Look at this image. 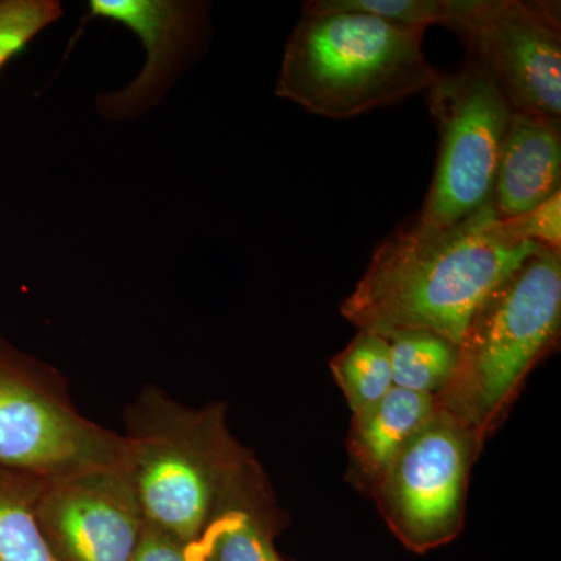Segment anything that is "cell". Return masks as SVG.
Masks as SVG:
<instances>
[{
    "label": "cell",
    "mask_w": 561,
    "mask_h": 561,
    "mask_svg": "<svg viewBox=\"0 0 561 561\" xmlns=\"http://www.w3.org/2000/svg\"><path fill=\"white\" fill-rule=\"evenodd\" d=\"M0 465L43 479L127 467L128 443L77 411L55 368L0 354Z\"/></svg>",
    "instance_id": "8992f818"
},
{
    "label": "cell",
    "mask_w": 561,
    "mask_h": 561,
    "mask_svg": "<svg viewBox=\"0 0 561 561\" xmlns=\"http://www.w3.org/2000/svg\"><path fill=\"white\" fill-rule=\"evenodd\" d=\"M124 435L144 519L186 545L220 513L272 494L228 430L225 405L190 408L147 387L125 412Z\"/></svg>",
    "instance_id": "7a4b0ae2"
},
{
    "label": "cell",
    "mask_w": 561,
    "mask_h": 561,
    "mask_svg": "<svg viewBox=\"0 0 561 561\" xmlns=\"http://www.w3.org/2000/svg\"><path fill=\"white\" fill-rule=\"evenodd\" d=\"M90 7L95 16L130 28L147 51L146 65L130 84L95 99V108L105 121H131L149 113L208 47L210 16L206 3L92 0Z\"/></svg>",
    "instance_id": "30bf717a"
},
{
    "label": "cell",
    "mask_w": 561,
    "mask_h": 561,
    "mask_svg": "<svg viewBox=\"0 0 561 561\" xmlns=\"http://www.w3.org/2000/svg\"><path fill=\"white\" fill-rule=\"evenodd\" d=\"M481 448L467 427L438 408L390 461L370 491L405 548L423 553L457 538L471 465Z\"/></svg>",
    "instance_id": "ba28073f"
},
{
    "label": "cell",
    "mask_w": 561,
    "mask_h": 561,
    "mask_svg": "<svg viewBox=\"0 0 561 561\" xmlns=\"http://www.w3.org/2000/svg\"><path fill=\"white\" fill-rule=\"evenodd\" d=\"M331 371L353 415L370 408L393 389L389 341L371 332H357L331 360Z\"/></svg>",
    "instance_id": "2e32d148"
},
{
    "label": "cell",
    "mask_w": 561,
    "mask_h": 561,
    "mask_svg": "<svg viewBox=\"0 0 561 561\" xmlns=\"http://www.w3.org/2000/svg\"><path fill=\"white\" fill-rule=\"evenodd\" d=\"M393 387L437 397L451 379L459 346L430 331H411L390 339Z\"/></svg>",
    "instance_id": "9a60e30c"
},
{
    "label": "cell",
    "mask_w": 561,
    "mask_h": 561,
    "mask_svg": "<svg viewBox=\"0 0 561 561\" xmlns=\"http://www.w3.org/2000/svg\"><path fill=\"white\" fill-rule=\"evenodd\" d=\"M456 33L513 111L561 127L560 2L451 0Z\"/></svg>",
    "instance_id": "52a82bcc"
},
{
    "label": "cell",
    "mask_w": 561,
    "mask_h": 561,
    "mask_svg": "<svg viewBox=\"0 0 561 561\" xmlns=\"http://www.w3.org/2000/svg\"><path fill=\"white\" fill-rule=\"evenodd\" d=\"M561 327V249L538 245L483 302L459 345L438 408L482 443L496 431L529 373L556 348Z\"/></svg>",
    "instance_id": "277c9868"
},
{
    "label": "cell",
    "mask_w": 561,
    "mask_h": 561,
    "mask_svg": "<svg viewBox=\"0 0 561 561\" xmlns=\"http://www.w3.org/2000/svg\"><path fill=\"white\" fill-rule=\"evenodd\" d=\"M272 494L234 505L190 545L192 561H284L273 545L278 513Z\"/></svg>",
    "instance_id": "4fadbf2b"
},
{
    "label": "cell",
    "mask_w": 561,
    "mask_h": 561,
    "mask_svg": "<svg viewBox=\"0 0 561 561\" xmlns=\"http://www.w3.org/2000/svg\"><path fill=\"white\" fill-rule=\"evenodd\" d=\"M43 482L0 465V561H55L36 519Z\"/></svg>",
    "instance_id": "5bb4252c"
},
{
    "label": "cell",
    "mask_w": 561,
    "mask_h": 561,
    "mask_svg": "<svg viewBox=\"0 0 561 561\" xmlns=\"http://www.w3.org/2000/svg\"><path fill=\"white\" fill-rule=\"evenodd\" d=\"M284 561H286V560H284Z\"/></svg>",
    "instance_id": "44dd1931"
},
{
    "label": "cell",
    "mask_w": 561,
    "mask_h": 561,
    "mask_svg": "<svg viewBox=\"0 0 561 561\" xmlns=\"http://www.w3.org/2000/svg\"><path fill=\"white\" fill-rule=\"evenodd\" d=\"M504 221L524 242L561 249V191L529 213Z\"/></svg>",
    "instance_id": "d6986e66"
},
{
    "label": "cell",
    "mask_w": 561,
    "mask_h": 561,
    "mask_svg": "<svg viewBox=\"0 0 561 561\" xmlns=\"http://www.w3.org/2000/svg\"><path fill=\"white\" fill-rule=\"evenodd\" d=\"M130 561H192L190 545L146 523Z\"/></svg>",
    "instance_id": "ffe728a7"
},
{
    "label": "cell",
    "mask_w": 561,
    "mask_h": 561,
    "mask_svg": "<svg viewBox=\"0 0 561 561\" xmlns=\"http://www.w3.org/2000/svg\"><path fill=\"white\" fill-rule=\"evenodd\" d=\"M61 13L55 0H0V68Z\"/></svg>",
    "instance_id": "ac0fdd59"
},
{
    "label": "cell",
    "mask_w": 561,
    "mask_h": 561,
    "mask_svg": "<svg viewBox=\"0 0 561 561\" xmlns=\"http://www.w3.org/2000/svg\"><path fill=\"white\" fill-rule=\"evenodd\" d=\"M437 398L393 387L381 400L354 413L348 449L356 481L368 490L402 446L437 412Z\"/></svg>",
    "instance_id": "7c38bea8"
},
{
    "label": "cell",
    "mask_w": 561,
    "mask_h": 561,
    "mask_svg": "<svg viewBox=\"0 0 561 561\" xmlns=\"http://www.w3.org/2000/svg\"><path fill=\"white\" fill-rule=\"evenodd\" d=\"M36 519L55 561H130L146 526L128 465L44 479Z\"/></svg>",
    "instance_id": "9c48e42d"
},
{
    "label": "cell",
    "mask_w": 561,
    "mask_h": 561,
    "mask_svg": "<svg viewBox=\"0 0 561 561\" xmlns=\"http://www.w3.org/2000/svg\"><path fill=\"white\" fill-rule=\"evenodd\" d=\"M560 186L561 127L512 111L494 179L497 219L529 213L560 192Z\"/></svg>",
    "instance_id": "8fae6325"
},
{
    "label": "cell",
    "mask_w": 561,
    "mask_h": 561,
    "mask_svg": "<svg viewBox=\"0 0 561 561\" xmlns=\"http://www.w3.org/2000/svg\"><path fill=\"white\" fill-rule=\"evenodd\" d=\"M537 247L516 238L493 205L453 227L409 220L376 249L342 313L386 341L430 331L459 346L483 302Z\"/></svg>",
    "instance_id": "6da1fadb"
},
{
    "label": "cell",
    "mask_w": 561,
    "mask_h": 561,
    "mask_svg": "<svg viewBox=\"0 0 561 561\" xmlns=\"http://www.w3.org/2000/svg\"><path fill=\"white\" fill-rule=\"evenodd\" d=\"M440 135L437 168L416 224L446 228L493 205L497 162L512 108L485 68L468 55L426 91Z\"/></svg>",
    "instance_id": "5b68a950"
},
{
    "label": "cell",
    "mask_w": 561,
    "mask_h": 561,
    "mask_svg": "<svg viewBox=\"0 0 561 561\" xmlns=\"http://www.w3.org/2000/svg\"><path fill=\"white\" fill-rule=\"evenodd\" d=\"M305 14L364 13L390 24L426 31L445 25L451 13V0H312L301 9Z\"/></svg>",
    "instance_id": "e0dca14e"
},
{
    "label": "cell",
    "mask_w": 561,
    "mask_h": 561,
    "mask_svg": "<svg viewBox=\"0 0 561 561\" xmlns=\"http://www.w3.org/2000/svg\"><path fill=\"white\" fill-rule=\"evenodd\" d=\"M424 31L364 13H301L276 95L328 119H350L426 92L437 70L426 60Z\"/></svg>",
    "instance_id": "3957f363"
}]
</instances>
